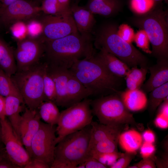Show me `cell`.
<instances>
[{
	"label": "cell",
	"mask_w": 168,
	"mask_h": 168,
	"mask_svg": "<svg viewBox=\"0 0 168 168\" xmlns=\"http://www.w3.org/2000/svg\"><path fill=\"white\" fill-rule=\"evenodd\" d=\"M5 98V113L6 116L19 137L20 138V128L21 119L20 113L23 110V98L15 95H10Z\"/></svg>",
	"instance_id": "cell-17"
},
{
	"label": "cell",
	"mask_w": 168,
	"mask_h": 168,
	"mask_svg": "<svg viewBox=\"0 0 168 168\" xmlns=\"http://www.w3.org/2000/svg\"><path fill=\"white\" fill-rule=\"evenodd\" d=\"M36 0L39 1H42V0Z\"/></svg>",
	"instance_id": "cell-54"
},
{
	"label": "cell",
	"mask_w": 168,
	"mask_h": 168,
	"mask_svg": "<svg viewBox=\"0 0 168 168\" xmlns=\"http://www.w3.org/2000/svg\"><path fill=\"white\" fill-rule=\"evenodd\" d=\"M59 3L65 8L70 9L69 6V0H57Z\"/></svg>",
	"instance_id": "cell-49"
},
{
	"label": "cell",
	"mask_w": 168,
	"mask_h": 168,
	"mask_svg": "<svg viewBox=\"0 0 168 168\" xmlns=\"http://www.w3.org/2000/svg\"><path fill=\"white\" fill-rule=\"evenodd\" d=\"M5 113V98L0 95V119L6 118Z\"/></svg>",
	"instance_id": "cell-47"
},
{
	"label": "cell",
	"mask_w": 168,
	"mask_h": 168,
	"mask_svg": "<svg viewBox=\"0 0 168 168\" xmlns=\"http://www.w3.org/2000/svg\"><path fill=\"white\" fill-rule=\"evenodd\" d=\"M57 106L55 102L50 100L42 102L37 109L41 119L48 124H57L60 114Z\"/></svg>",
	"instance_id": "cell-25"
},
{
	"label": "cell",
	"mask_w": 168,
	"mask_h": 168,
	"mask_svg": "<svg viewBox=\"0 0 168 168\" xmlns=\"http://www.w3.org/2000/svg\"><path fill=\"white\" fill-rule=\"evenodd\" d=\"M45 63H38L29 68L17 71L11 77L27 107L37 110L46 100L44 92L43 74Z\"/></svg>",
	"instance_id": "cell-6"
},
{
	"label": "cell",
	"mask_w": 168,
	"mask_h": 168,
	"mask_svg": "<svg viewBox=\"0 0 168 168\" xmlns=\"http://www.w3.org/2000/svg\"><path fill=\"white\" fill-rule=\"evenodd\" d=\"M91 127L82 129L63 138L56 145L54 160L50 168H77L87 156Z\"/></svg>",
	"instance_id": "cell-3"
},
{
	"label": "cell",
	"mask_w": 168,
	"mask_h": 168,
	"mask_svg": "<svg viewBox=\"0 0 168 168\" xmlns=\"http://www.w3.org/2000/svg\"><path fill=\"white\" fill-rule=\"evenodd\" d=\"M47 66L55 84L56 99L55 103L58 106L67 108V85L69 70L50 67L48 65Z\"/></svg>",
	"instance_id": "cell-16"
},
{
	"label": "cell",
	"mask_w": 168,
	"mask_h": 168,
	"mask_svg": "<svg viewBox=\"0 0 168 168\" xmlns=\"http://www.w3.org/2000/svg\"><path fill=\"white\" fill-rule=\"evenodd\" d=\"M91 100L85 99L60 112L56 127L57 144L66 136L91 124L93 117Z\"/></svg>",
	"instance_id": "cell-7"
},
{
	"label": "cell",
	"mask_w": 168,
	"mask_h": 168,
	"mask_svg": "<svg viewBox=\"0 0 168 168\" xmlns=\"http://www.w3.org/2000/svg\"><path fill=\"white\" fill-rule=\"evenodd\" d=\"M68 69L92 96L100 97L118 92L121 77L110 73L94 54L77 60Z\"/></svg>",
	"instance_id": "cell-2"
},
{
	"label": "cell",
	"mask_w": 168,
	"mask_h": 168,
	"mask_svg": "<svg viewBox=\"0 0 168 168\" xmlns=\"http://www.w3.org/2000/svg\"><path fill=\"white\" fill-rule=\"evenodd\" d=\"M40 119L37 110H32L26 107L21 115L20 128V138L30 156L31 142L39 128Z\"/></svg>",
	"instance_id": "cell-14"
},
{
	"label": "cell",
	"mask_w": 168,
	"mask_h": 168,
	"mask_svg": "<svg viewBox=\"0 0 168 168\" xmlns=\"http://www.w3.org/2000/svg\"><path fill=\"white\" fill-rule=\"evenodd\" d=\"M0 137L7 156L19 168H24L30 157L21 139L6 118L0 119Z\"/></svg>",
	"instance_id": "cell-10"
},
{
	"label": "cell",
	"mask_w": 168,
	"mask_h": 168,
	"mask_svg": "<svg viewBox=\"0 0 168 168\" xmlns=\"http://www.w3.org/2000/svg\"><path fill=\"white\" fill-rule=\"evenodd\" d=\"M121 132H119L106 139L97 142L88 150H93L100 152L106 153L118 152L119 139Z\"/></svg>",
	"instance_id": "cell-30"
},
{
	"label": "cell",
	"mask_w": 168,
	"mask_h": 168,
	"mask_svg": "<svg viewBox=\"0 0 168 168\" xmlns=\"http://www.w3.org/2000/svg\"><path fill=\"white\" fill-rule=\"evenodd\" d=\"M118 151L106 153L99 152L93 150H88L87 156L92 157L108 167L112 165L123 155Z\"/></svg>",
	"instance_id": "cell-33"
},
{
	"label": "cell",
	"mask_w": 168,
	"mask_h": 168,
	"mask_svg": "<svg viewBox=\"0 0 168 168\" xmlns=\"http://www.w3.org/2000/svg\"><path fill=\"white\" fill-rule=\"evenodd\" d=\"M164 12L156 11L142 20L141 26L152 45V53L157 59H168V24Z\"/></svg>",
	"instance_id": "cell-8"
},
{
	"label": "cell",
	"mask_w": 168,
	"mask_h": 168,
	"mask_svg": "<svg viewBox=\"0 0 168 168\" xmlns=\"http://www.w3.org/2000/svg\"><path fill=\"white\" fill-rule=\"evenodd\" d=\"M44 53V44L42 40L29 38L19 40L14 53L17 71L28 69L39 63Z\"/></svg>",
	"instance_id": "cell-12"
},
{
	"label": "cell",
	"mask_w": 168,
	"mask_h": 168,
	"mask_svg": "<svg viewBox=\"0 0 168 168\" xmlns=\"http://www.w3.org/2000/svg\"><path fill=\"white\" fill-rule=\"evenodd\" d=\"M119 6L118 0H92L86 8L93 14L108 16L116 11Z\"/></svg>",
	"instance_id": "cell-26"
},
{
	"label": "cell",
	"mask_w": 168,
	"mask_h": 168,
	"mask_svg": "<svg viewBox=\"0 0 168 168\" xmlns=\"http://www.w3.org/2000/svg\"><path fill=\"white\" fill-rule=\"evenodd\" d=\"M126 108L130 111H137L144 109L147 106L148 100L144 91L141 89H127L119 94Z\"/></svg>",
	"instance_id": "cell-21"
},
{
	"label": "cell",
	"mask_w": 168,
	"mask_h": 168,
	"mask_svg": "<svg viewBox=\"0 0 168 168\" xmlns=\"http://www.w3.org/2000/svg\"><path fill=\"white\" fill-rule=\"evenodd\" d=\"M24 168H49L50 166L45 163L39 160L30 158L29 162Z\"/></svg>",
	"instance_id": "cell-42"
},
{
	"label": "cell",
	"mask_w": 168,
	"mask_h": 168,
	"mask_svg": "<svg viewBox=\"0 0 168 168\" xmlns=\"http://www.w3.org/2000/svg\"><path fill=\"white\" fill-rule=\"evenodd\" d=\"M4 150L0 146V156L4 151Z\"/></svg>",
	"instance_id": "cell-50"
},
{
	"label": "cell",
	"mask_w": 168,
	"mask_h": 168,
	"mask_svg": "<svg viewBox=\"0 0 168 168\" xmlns=\"http://www.w3.org/2000/svg\"><path fill=\"white\" fill-rule=\"evenodd\" d=\"M153 0H132L131 6L132 10L139 14H143L149 12L153 7Z\"/></svg>",
	"instance_id": "cell-35"
},
{
	"label": "cell",
	"mask_w": 168,
	"mask_h": 168,
	"mask_svg": "<svg viewBox=\"0 0 168 168\" xmlns=\"http://www.w3.org/2000/svg\"><path fill=\"white\" fill-rule=\"evenodd\" d=\"M90 105L93 114L100 123L113 126L131 124L139 128L142 127L125 106L118 92L91 100Z\"/></svg>",
	"instance_id": "cell-5"
},
{
	"label": "cell",
	"mask_w": 168,
	"mask_h": 168,
	"mask_svg": "<svg viewBox=\"0 0 168 168\" xmlns=\"http://www.w3.org/2000/svg\"><path fill=\"white\" fill-rule=\"evenodd\" d=\"M165 0L166 2H167L168 1V0Z\"/></svg>",
	"instance_id": "cell-53"
},
{
	"label": "cell",
	"mask_w": 168,
	"mask_h": 168,
	"mask_svg": "<svg viewBox=\"0 0 168 168\" xmlns=\"http://www.w3.org/2000/svg\"><path fill=\"white\" fill-rule=\"evenodd\" d=\"M147 67H132L125 77L127 89L134 90L140 89L145 81L147 72Z\"/></svg>",
	"instance_id": "cell-27"
},
{
	"label": "cell",
	"mask_w": 168,
	"mask_h": 168,
	"mask_svg": "<svg viewBox=\"0 0 168 168\" xmlns=\"http://www.w3.org/2000/svg\"><path fill=\"white\" fill-rule=\"evenodd\" d=\"M91 133L88 150L97 142L104 140L117 133L122 131L124 125L113 126L92 121Z\"/></svg>",
	"instance_id": "cell-22"
},
{
	"label": "cell",
	"mask_w": 168,
	"mask_h": 168,
	"mask_svg": "<svg viewBox=\"0 0 168 168\" xmlns=\"http://www.w3.org/2000/svg\"><path fill=\"white\" fill-rule=\"evenodd\" d=\"M142 135L137 131L131 129L120 134L118 143L125 152H136L142 143Z\"/></svg>",
	"instance_id": "cell-23"
},
{
	"label": "cell",
	"mask_w": 168,
	"mask_h": 168,
	"mask_svg": "<svg viewBox=\"0 0 168 168\" xmlns=\"http://www.w3.org/2000/svg\"><path fill=\"white\" fill-rule=\"evenodd\" d=\"M154 1H160L161 0H153Z\"/></svg>",
	"instance_id": "cell-51"
},
{
	"label": "cell",
	"mask_w": 168,
	"mask_h": 168,
	"mask_svg": "<svg viewBox=\"0 0 168 168\" xmlns=\"http://www.w3.org/2000/svg\"><path fill=\"white\" fill-rule=\"evenodd\" d=\"M148 69L150 72V76L141 87L145 92H150L168 82V59H157V63L148 67Z\"/></svg>",
	"instance_id": "cell-15"
},
{
	"label": "cell",
	"mask_w": 168,
	"mask_h": 168,
	"mask_svg": "<svg viewBox=\"0 0 168 168\" xmlns=\"http://www.w3.org/2000/svg\"><path fill=\"white\" fill-rule=\"evenodd\" d=\"M17 0H0V11Z\"/></svg>",
	"instance_id": "cell-48"
},
{
	"label": "cell",
	"mask_w": 168,
	"mask_h": 168,
	"mask_svg": "<svg viewBox=\"0 0 168 168\" xmlns=\"http://www.w3.org/2000/svg\"><path fill=\"white\" fill-rule=\"evenodd\" d=\"M41 11L40 7L26 0H17L0 11L2 21L8 25L33 18Z\"/></svg>",
	"instance_id": "cell-13"
},
{
	"label": "cell",
	"mask_w": 168,
	"mask_h": 168,
	"mask_svg": "<svg viewBox=\"0 0 168 168\" xmlns=\"http://www.w3.org/2000/svg\"><path fill=\"white\" fill-rule=\"evenodd\" d=\"M0 68L10 77L17 71L14 53L9 46L1 40Z\"/></svg>",
	"instance_id": "cell-24"
},
{
	"label": "cell",
	"mask_w": 168,
	"mask_h": 168,
	"mask_svg": "<svg viewBox=\"0 0 168 168\" xmlns=\"http://www.w3.org/2000/svg\"><path fill=\"white\" fill-rule=\"evenodd\" d=\"M150 92L148 109L150 114L152 115L168 96V82L155 88Z\"/></svg>",
	"instance_id": "cell-28"
},
{
	"label": "cell",
	"mask_w": 168,
	"mask_h": 168,
	"mask_svg": "<svg viewBox=\"0 0 168 168\" xmlns=\"http://www.w3.org/2000/svg\"><path fill=\"white\" fill-rule=\"evenodd\" d=\"M56 133L55 125L41 121L39 128L31 142L30 158L42 161L50 167L57 144Z\"/></svg>",
	"instance_id": "cell-9"
},
{
	"label": "cell",
	"mask_w": 168,
	"mask_h": 168,
	"mask_svg": "<svg viewBox=\"0 0 168 168\" xmlns=\"http://www.w3.org/2000/svg\"><path fill=\"white\" fill-rule=\"evenodd\" d=\"M136 154V152H125L122 156L119 158L109 168H128L133 159Z\"/></svg>",
	"instance_id": "cell-36"
},
{
	"label": "cell",
	"mask_w": 168,
	"mask_h": 168,
	"mask_svg": "<svg viewBox=\"0 0 168 168\" xmlns=\"http://www.w3.org/2000/svg\"><path fill=\"white\" fill-rule=\"evenodd\" d=\"M137 46L145 53L151 54L152 51L150 48L149 38L146 32L143 29L138 31L135 34L134 40Z\"/></svg>",
	"instance_id": "cell-34"
},
{
	"label": "cell",
	"mask_w": 168,
	"mask_h": 168,
	"mask_svg": "<svg viewBox=\"0 0 168 168\" xmlns=\"http://www.w3.org/2000/svg\"><path fill=\"white\" fill-rule=\"evenodd\" d=\"M69 71L67 85V108L92 96L91 92Z\"/></svg>",
	"instance_id": "cell-20"
},
{
	"label": "cell",
	"mask_w": 168,
	"mask_h": 168,
	"mask_svg": "<svg viewBox=\"0 0 168 168\" xmlns=\"http://www.w3.org/2000/svg\"><path fill=\"white\" fill-rule=\"evenodd\" d=\"M158 113L166 118L168 119V96L166 98L163 102L160 105Z\"/></svg>",
	"instance_id": "cell-46"
},
{
	"label": "cell",
	"mask_w": 168,
	"mask_h": 168,
	"mask_svg": "<svg viewBox=\"0 0 168 168\" xmlns=\"http://www.w3.org/2000/svg\"><path fill=\"white\" fill-rule=\"evenodd\" d=\"M154 155L147 158H142L138 162L131 166H128V168H156V166L153 159Z\"/></svg>",
	"instance_id": "cell-40"
},
{
	"label": "cell",
	"mask_w": 168,
	"mask_h": 168,
	"mask_svg": "<svg viewBox=\"0 0 168 168\" xmlns=\"http://www.w3.org/2000/svg\"><path fill=\"white\" fill-rule=\"evenodd\" d=\"M95 57L113 74L122 77H125L130 68L124 63L113 54L103 49H100Z\"/></svg>",
	"instance_id": "cell-18"
},
{
	"label": "cell",
	"mask_w": 168,
	"mask_h": 168,
	"mask_svg": "<svg viewBox=\"0 0 168 168\" xmlns=\"http://www.w3.org/2000/svg\"><path fill=\"white\" fill-rule=\"evenodd\" d=\"M168 153L167 152L164 154L162 158H157L154 156V160L157 168H168Z\"/></svg>",
	"instance_id": "cell-44"
},
{
	"label": "cell",
	"mask_w": 168,
	"mask_h": 168,
	"mask_svg": "<svg viewBox=\"0 0 168 168\" xmlns=\"http://www.w3.org/2000/svg\"><path fill=\"white\" fill-rule=\"evenodd\" d=\"M0 95L4 97L15 95L22 98L11 77L8 76L0 68Z\"/></svg>",
	"instance_id": "cell-29"
},
{
	"label": "cell",
	"mask_w": 168,
	"mask_h": 168,
	"mask_svg": "<svg viewBox=\"0 0 168 168\" xmlns=\"http://www.w3.org/2000/svg\"><path fill=\"white\" fill-rule=\"evenodd\" d=\"M43 74L44 92L46 100L55 102L56 99V89L54 81L50 74L46 63Z\"/></svg>",
	"instance_id": "cell-32"
},
{
	"label": "cell",
	"mask_w": 168,
	"mask_h": 168,
	"mask_svg": "<svg viewBox=\"0 0 168 168\" xmlns=\"http://www.w3.org/2000/svg\"><path fill=\"white\" fill-rule=\"evenodd\" d=\"M117 29L112 25L103 26L96 36L95 46L111 53L130 67L147 66V58L132 44L129 43L117 34Z\"/></svg>",
	"instance_id": "cell-4"
},
{
	"label": "cell",
	"mask_w": 168,
	"mask_h": 168,
	"mask_svg": "<svg viewBox=\"0 0 168 168\" xmlns=\"http://www.w3.org/2000/svg\"><path fill=\"white\" fill-rule=\"evenodd\" d=\"M44 44L45 63L50 67L68 69L77 60L95 53L89 38L78 32Z\"/></svg>",
	"instance_id": "cell-1"
},
{
	"label": "cell",
	"mask_w": 168,
	"mask_h": 168,
	"mask_svg": "<svg viewBox=\"0 0 168 168\" xmlns=\"http://www.w3.org/2000/svg\"><path fill=\"white\" fill-rule=\"evenodd\" d=\"M108 167L102 164L94 158L87 156L85 160L80 164L77 168H107Z\"/></svg>",
	"instance_id": "cell-38"
},
{
	"label": "cell",
	"mask_w": 168,
	"mask_h": 168,
	"mask_svg": "<svg viewBox=\"0 0 168 168\" xmlns=\"http://www.w3.org/2000/svg\"><path fill=\"white\" fill-rule=\"evenodd\" d=\"M144 142L153 143L155 140V136L154 132L150 129L145 130L142 135Z\"/></svg>",
	"instance_id": "cell-45"
},
{
	"label": "cell",
	"mask_w": 168,
	"mask_h": 168,
	"mask_svg": "<svg viewBox=\"0 0 168 168\" xmlns=\"http://www.w3.org/2000/svg\"><path fill=\"white\" fill-rule=\"evenodd\" d=\"M41 11L48 15H62L71 13L70 9L63 7L57 0H42Z\"/></svg>",
	"instance_id": "cell-31"
},
{
	"label": "cell",
	"mask_w": 168,
	"mask_h": 168,
	"mask_svg": "<svg viewBox=\"0 0 168 168\" xmlns=\"http://www.w3.org/2000/svg\"><path fill=\"white\" fill-rule=\"evenodd\" d=\"M154 123L156 126L160 128L165 129L168 127V119L160 114H158Z\"/></svg>",
	"instance_id": "cell-43"
},
{
	"label": "cell",
	"mask_w": 168,
	"mask_h": 168,
	"mask_svg": "<svg viewBox=\"0 0 168 168\" xmlns=\"http://www.w3.org/2000/svg\"><path fill=\"white\" fill-rule=\"evenodd\" d=\"M0 168H20L10 159L5 150L0 156Z\"/></svg>",
	"instance_id": "cell-41"
},
{
	"label": "cell",
	"mask_w": 168,
	"mask_h": 168,
	"mask_svg": "<svg viewBox=\"0 0 168 168\" xmlns=\"http://www.w3.org/2000/svg\"><path fill=\"white\" fill-rule=\"evenodd\" d=\"M1 142V141L0 137V143Z\"/></svg>",
	"instance_id": "cell-52"
},
{
	"label": "cell",
	"mask_w": 168,
	"mask_h": 168,
	"mask_svg": "<svg viewBox=\"0 0 168 168\" xmlns=\"http://www.w3.org/2000/svg\"><path fill=\"white\" fill-rule=\"evenodd\" d=\"M118 35L126 42L132 44L133 41L135 33L133 29L126 24L121 25L117 29Z\"/></svg>",
	"instance_id": "cell-37"
},
{
	"label": "cell",
	"mask_w": 168,
	"mask_h": 168,
	"mask_svg": "<svg viewBox=\"0 0 168 168\" xmlns=\"http://www.w3.org/2000/svg\"><path fill=\"white\" fill-rule=\"evenodd\" d=\"M44 42L78 32L72 13L62 15H47L40 22Z\"/></svg>",
	"instance_id": "cell-11"
},
{
	"label": "cell",
	"mask_w": 168,
	"mask_h": 168,
	"mask_svg": "<svg viewBox=\"0 0 168 168\" xmlns=\"http://www.w3.org/2000/svg\"><path fill=\"white\" fill-rule=\"evenodd\" d=\"M71 10L78 31L82 36L89 38L88 34L95 23L93 14L87 8L76 5L72 6Z\"/></svg>",
	"instance_id": "cell-19"
},
{
	"label": "cell",
	"mask_w": 168,
	"mask_h": 168,
	"mask_svg": "<svg viewBox=\"0 0 168 168\" xmlns=\"http://www.w3.org/2000/svg\"><path fill=\"white\" fill-rule=\"evenodd\" d=\"M140 148V153L142 158L150 157L154 155L156 148L153 143L144 142Z\"/></svg>",
	"instance_id": "cell-39"
}]
</instances>
